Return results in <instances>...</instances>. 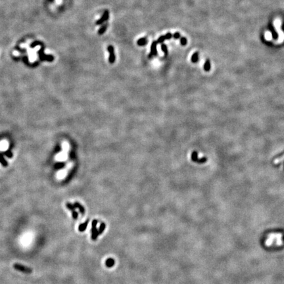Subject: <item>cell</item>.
<instances>
[{
    "label": "cell",
    "mask_w": 284,
    "mask_h": 284,
    "mask_svg": "<svg viewBox=\"0 0 284 284\" xmlns=\"http://www.w3.org/2000/svg\"><path fill=\"white\" fill-rule=\"evenodd\" d=\"M180 43L182 46H185V45L187 44V39L185 37H181Z\"/></svg>",
    "instance_id": "obj_20"
},
{
    "label": "cell",
    "mask_w": 284,
    "mask_h": 284,
    "mask_svg": "<svg viewBox=\"0 0 284 284\" xmlns=\"http://www.w3.org/2000/svg\"><path fill=\"white\" fill-rule=\"evenodd\" d=\"M13 267L15 269V270H17L24 272V273L30 274V273H31V272H32V270L31 268H30L28 267H26V266H24L23 265H21V264H15L13 265Z\"/></svg>",
    "instance_id": "obj_2"
},
{
    "label": "cell",
    "mask_w": 284,
    "mask_h": 284,
    "mask_svg": "<svg viewBox=\"0 0 284 284\" xmlns=\"http://www.w3.org/2000/svg\"><path fill=\"white\" fill-rule=\"evenodd\" d=\"M206 160H207L206 157H202V158H201V159H199V160H197V162H198V163H203V162H205Z\"/></svg>",
    "instance_id": "obj_25"
},
{
    "label": "cell",
    "mask_w": 284,
    "mask_h": 284,
    "mask_svg": "<svg viewBox=\"0 0 284 284\" xmlns=\"http://www.w3.org/2000/svg\"><path fill=\"white\" fill-rule=\"evenodd\" d=\"M109 11L107 10H106L105 12H104L103 15V16L100 18V19H99L98 21L96 22V24H102L103 22H105V21H107V20H108V19H109Z\"/></svg>",
    "instance_id": "obj_5"
},
{
    "label": "cell",
    "mask_w": 284,
    "mask_h": 284,
    "mask_svg": "<svg viewBox=\"0 0 284 284\" xmlns=\"http://www.w3.org/2000/svg\"><path fill=\"white\" fill-rule=\"evenodd\" d=\"M282 234L281 233H271L268 235L265 241V245L268 247L274 244V240H276L275 244L277 246H281L283 244Z\"/></svg>",
    "instance_id": "obj_1"
},
{
    "label": "cell",
    "mask_w": 284,
    "mask_h": 284,
    "mask_svg": "<svg viewBox=\"0 0 284 284\" xmlns=\"http://www.w3.org/2000/svg\"><path fill=\"white\" fill-rule=\"evenodd\" d=\"M74 206L75 207V208H78V209H79V211H80V212L81 213V214H84L85 213V209H84V207L82 205H81L80 203H79V202H76L74 204Z\"/></svg>",
    "instance_id": "obj_8"
},
{
    "label": "cell",
    "mask_w": 284,
    "mask_h": 284,
    "mask_svg": "<svg viewBox=\"0 0 284 284\" xmlns=\"http://www.w3.org/2000/svg\"><path fill=\"white\" fill-rule=\"evenodd\" d=\"M97 224V220H94L92 221V239L93 240H96L98 235V230H97L96 226Z\"/></svg>",
    "instance_id": "obj_3"
},
{
    "label": "cell",
    "mask_w": 284,
    "mask_h": 284,
    "mask_svg": "<svg viewBox=\"0 0 284 284\" xmlns=\"http://www.w3.org/2000/svg\"><path fill=\"white\" fill-rule=\"evenodd\" d=\"M0 163H1L2 165H3V166H4V167L7 166V162L4 159V157H3V155H2V154H1V153H0Z\"/></svg>",
    "instance_id": "obj_15"
},
{
    "label": "cell",
    "mask_w": 284,
    "mask_h": 284,
    "mask_svg": "<svg viewBox=\"0 0 284 284\" xmlns=\"http://www.w3.org/2000/svg\"><path fill=\"white\" fill-rule=\"evenodd\" d=\"M165 36V38H166V39H171V38H172V34H171L170 32H169V33H167V34H166Z\"/></svg>",
    "instance_id": "obj_21"
},
{
    "label": "cell",
    "mask_w": 284,
    "mask_h": 284,
    "mask_svg": "<svg viewBox=\"0 0 284 284\" xmlns=\"http://www.w3.org/2000/svg\"><path fill=\"white\" fill-rule=\"evenodd\" d=\"M191 159L193 161H197V151H193L191 155Z\"/></svg>",
    "instance_id": "obj_16"
},
{
    "label": "cell",
    "mask_w": 284,
    "mask_h": 284,
    "mask_svg": "<svg viewBox=\"0 0 284 284\" xmlns=\"http://www.w3.org/2000/svg\"><path fill=\"white\" fill-rule=\"evenodd\" d=\"M161 50L162 51H163V53H165V55L168 54V49H167V46L164 44H161Z\"/></svg>",
    "instance_id": "obj_18"
},
{
    "label": "cell",
    "mask_w": 284,
    "mask_h": 284,
    "mask_svg": "<svg viewBox=\"0 0 284 284\" xmlns=\"http://www.w3.org/2000/svg\"><path fill=\"white\" fill-rule=\"evenodd\" d=\"M66 207L68 208V209H70V211H71V212H74V211H75V209H76V208H75V207L73 205L70 204V203L68 202V203H66Z\"/></svg>",
    "instance_id": "obj_17"
},
{
    "label": "cell",
    "mask_w": 284,
    "mask_h": 284,
    "mask_svg": "<svg viewBox=\"0 0 284 284\" xmlns=\"http://www.w3.org/2000/svg\"><path fill=\"white\" fill-rule=\"evenodd\" d=\"M198 59H199V53L198 52H195L193 54L191 57V61L193 63H196L198 61Z\"/></svg>",
    "instance_id": "obj_11"
},
{
    "label": "cell",
    "mask_w": 284,
    "mask_h": 284,
    "mask_svg": "<svg viewBox=\"0 0 284 284\" xmlns=\"http://www.w3.org/2000/svg\"><path fill=\"white\" fill-rule=\"evenodd\" d=\"M107 28V24H105V25H103L102 27L100 28V29L98 30V34H99V35H102L103 34L105 33V32L106 31Z\"/></svg>",
    "instance_id": "obj_13"
},
{
    "label": "cell",
    "mask_w": 284,
    "mask_h": 284,
    "mask_svg": "<svg viewBox=\"0 0 284 284\" xmlns=\"http://www.w3.org/2000/svg\"><path fill=\"white\" fill-rule=\"evenodd\" d=\"M89 222V220H87L86 221V222L83 223V224H81L79 226V227H78V230L80 231H84V230H86V229L87 228V226H88V224Z\"/></svg>",
    "instance_id": "obj_9"
},
{
    "label": "cell",
    "mask_w": 284,
    "mask_h": 284,
    "mask_svg": "<svg viewBox=\"0 0 284 284\" xmlns=\"http://www.w3.org/2000/svg\"><path fill=\"white\" fill-rule=\"evenodd\" d=\"M172 36H173L175 39H179V38L180 37V34L179 32H175L173 35H172Z\"/></svg>",
    "instance_id": "obj_22"
},
{
    "label": "cell",
    "mask_w": 284,
    "mask_h": 284,
    "mask_svg": "<svg viewBox=\"0 0 284 284\" xmlns=\"http://www.w3.org/2000/svg\"><path fill=\"white\" fill-rule=\"evenodd\" d=\"M106 225L104 223H101L100 227H99V230H98V235H101L103 233V231H104V230L105 229Z\"/></svg>",
    "instance_id": "obj_14"
},
{
    "label": "cell",
    "mask_w": 284,
    "mask_h": 284,
    "mask_svg": "<svg viewBox=\"0 0 284 284\" xmlns=\"http://www.w3.org/2000/svg\"><path fill=\"white\" fill-rule=\"evenodd\" d=\"M165 39H166V38H165V36H161L160 37H159V38H158V39H157L156 43H157V44H163V43L165 42Z\"/></svg>",
    "instance_id": "obj_19"
},
{
    "label": "cell",
    "mask_w": 284,
    "mask_h": 284,
    "mask_svg": "<svg viewBox=\"0 0 284 284\" xmlns=\"http://www.w3.org/2000/svg\"><path fill=\"white\" fill-rule=\"evenodd\" d=\"M147 42H148V41H147V37H142V38H140V39H138V42H137V44H138V46H143L146 45L147 44Z\"/></svg>",
    "instance_id": "obj_7"
},
{
    "label": "cell",
    "mask_w": 284,
    "mask_h": 284,
    "mask_svg": "<svg viewBox=\"0 0 284 284\" xmlns=\"http://www.w3.org/2000/svg\"><path fill=\"white\" fill-rule=\"evenodd\" d=\"M204 69L206 71H209L211 69V63H210L209 60L207 59L204 65Z\"/></svg>",
    "instance_id": "obj_12"
},
{
    "label": "cell",
    "mask_w": 284,
    "mask_h": 284,
    "mask_svg": "<svg viewBox=\"0 0 284 284\" xmlns=\"http://www.w3.org/2000/svg\"><path fill=\"white\" fill-rule=\"evenodd\" d=\"M72 217H73L74 219H77V218H78V213H76V211H74V212H72Z\"/></svg>",
    "instance_id": "obj_24"
},
{
    "label": "cell",
    "mask_w": 284,
    "mask_h": 284,
    "mask_svg": "<svg viewBox=\"0 0 284 284\" xmlns=\"http://www.w3.org/2000/svg\"><path fill=\"white\" fill-rule=\"evenodd\" d=\"M4 154H5V155H6V156H8V157H9V158H11V157H12V156H13L12 153H11V151H7L5 152V153H4Z\"/></svg>",
    "instance_id": "obj_23"
},
{
    "label": "cell",
    "mask_w": 284,
    "mask_h": 284,
    "mask_svg": "<svg viewBox=\"0 0 284 284\" xmlns=\"http://www.w3.org/2000/svg\"><path fill=\"white\" fill-rule=\"evenodd\" d=\"M156 44H157V43H156V41H154L153 42V43H152L151 44V54L153 55V56H156V55H157V51H156Z\"/></svg>",
    "instance_id": "obj_6"
},
{
    "label": "cell",
    "mask_w": 284,
    "mask_h": 284,
    "mask_svg": "<svg viewBox=\"0 0 284 284\" xmlns=\"http://www.w3.org/2000/svg\"><path fill=\"white\" fill-rule=\"evenodd\" d=\"M107 50H108V51H109V63H111V64H112V63H114V61H115V59H116L115 55H114V48H113V46H108V48H107Z\"/></svg>",
    "instance_id": "obj_4"
},
{
    "label": "cell",
    "mask_w": 284,
    "mask_h": 284,
    "mask_svg": "<svg viewBox=\"0 0 284 284\" xmlns=\"http://www.w3.org/2000/svg\"><path fill=\"white\" fill-rule=\"evenodd\" d=\"M105 263L107 267H112L114 264V260L112 259H108L106 260Z\"/></svg>",
    "instance_id": "obj_10"
}]
</instances>
